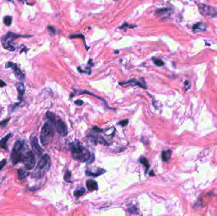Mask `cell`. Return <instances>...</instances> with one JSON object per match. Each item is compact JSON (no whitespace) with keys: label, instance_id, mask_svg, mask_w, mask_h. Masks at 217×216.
<instances>
[{"label":"cell","instance_id":"obj_3","mask_svg":"<svg viewBox=\"0 0 217 216\" xmlns=\"http://www.w3.org/2000/svg\"><path fill=\"white\" fill-rule=\"evenodd\" d=\"M24 141H17L14 145L12 154H11V160L14 165L17 164L22 161L24 155Z\"/></svg>","mask_w":217,"mask_h":216},{"label":"cell","instance_id":"obj_12","mask_svg":"<svg viewBox=\"0 0 217 216\" xmlns=\"http://www.w3.org/2000/svg\"><path fill=\"white\" fill-rule=\"evenodd\" d=\"M105 172V170L101 168H98L96 170H94L92 171L91 169H88L86 171V174L88 176H94V177H97V176H101Z\"/></svg>","mask_w":217,"mask_h":216},{"label":"cell","instance_id":"obj_20","mask_svg":"<svg viewBox=\"0 0 217 216\" xmlns=\"http://www.w3.org/2000/svg\"><path fill=\"white\" fill-rule=\"evenodd\" d=\"M47 117L49 118V120L52 123H55V121H56V117H55L54 113L50 112H48L47 113Z\"/></svg>","mask_w":217,"mask_h":216},{"label":"cell","instance_id":"obj_26","mask_svg":"<svg viewBox=\"0 0 217 216\" xmlns=\"http://www.w3.org/2000/svg\"><path fill=\"white\" fill-rule=\"evenodd\" d=\"M69 38L71 39H74V38H79V39H85L84 35H83L82 34H72L69 36Z\"/></svg>","mask_w":217,"mask_h":216},{"label":"cell","instance_id":"obj_30","mask_svg":"<svg viewBox=\"0 0 217 216\" xmlns=\"http://www.w3.org/2000/svg\"><path fill=\"white\" fill-rule=\"evenodd\" d=\"M9 120H10V118H7V119H6V120L3 121L2 122H0V126L4 127V126H6V124H7V122L9 121Z\"/></svg>","mask_w":217,"mask_h":216},{"label":"cell","instance_id":"obj_22","mask_svg":"<svg viewBox=\"0 0 217 216\" xmlns=\"http://www.w3.org/2000/svg\"><path fill=\"white\" fill-rule=\"evenodd\" d=\"M85 192V190L84 188H81L78 190H76L74 193V195L76 198H78L81 196Z\"/></svg>","mask_w":217,"mask_h":216},{"label":"cell","instance_id":"obj_34","mask_svg":"<svg viewBox=\"0 0 217 216\" xmlns=\"http://www.w3.org/2000/svg\"><path fill=\"white\" fill-rule=\"evenodd\" d=\"M7 84L6 83H5V82H3L2 79H0V87H4V86H6Z\"/></svg>","mask_w":217,"mask_h":216},{"label":"cell","instance_id":"obj_16","mask_svg":"<svg viewBox=\"0 0 217 216\" xmlns=\"http://www.w3.org/2000/svg\"><path fill=\"white\" fill-rule=\"evenodd\" d=\"M10 136H11V134L9 133L6 136H5V137L2 138L1 141H0V146H1L2 148H4L5 150H7V143Z\"/></svg>","mask_w":217,"mask_h":216},{"label":"cell","instance_id":"obj_5","mask_svg":"<svg viewBox=\"0 0 217 216\" xmlns=\"http://www.w3.org/2000/svg\"><path fill=\"white\" fill-rule=\"evenodd\" d=\"M50 167V159L48 155H43L38 162L35 172L32 174L33 178H40L42 176Z\"/></svg>","mask_w":217,"mask_h":216},{"label":"cell","instance_id":"obj_23","mask_svg":"<svg viewBox=\"0 0 217 216\" xmlns=\"http://www.w3.org/2000/svg\"><path fill=\"white\" fill-rule=\"evenodd\" d=\"M153 61H154V64L156 66L161 67V66H163L164 65V63L163 62V61L162 60H161V59L154 58V59H153Z\"/></svg>","mask_w":217,"mask_h":216},{"label":"cell","instance_id":"obj_32","mask_svg":"<svg viewBox=\"0 0 217 216\" xmlns=\"http://www.w3.org/2000/svg\"><path fill=\"white\" fill-rule=\"evenodd\" d=\"M75 104H76V105H77L81 106V105L83 104V101H82V100H76V101H75Z\"/></svg>","mask_w":217,"mask_h":216},{"label":"cell","instance_id":"obj_13","mask_svg":"<svg viewBox=\"0 0 217 216\" xmlns=\"http://www.w3.org/2000/svg\"><path fill=\"white\" fill-rule=\"evenodd\" d=\"M207 29V26L203 22H198L194 24L192 27V31L194 32H203Z\"/></svg>","mask_w":217,"mask_h":216},{"label":"cell","instance_id":"obj_35","mask_svg":"<svg viewBox=\"0 0 217 216\" xmlns=\"http://www.w3.org/2000/svg\"><path fill=\"white\" fill-rule=\"evenodd\" d=\"M93 129H97V130H97V131H99V132L102 131V129H98V128H97V127H95V128H93Z\"/></svg>","mask_w":217,"mask_h":216},{"label":"cell","instance_id":"obj_36","mask_svg":"<svg viewBox=\"0 0 217 216\" xmlns=\"http://www.w3.org/2000/svg\"><path fill=\"white\" fill-rule=\"evenodd\" d=\"M151 174V176H155V174H154L153 171H151V174Z\"/></svg>","mask_w":217,"mask_h":216},{"label":"cell","instance_id":"obj_21","mask_svg":"<svg viewBox=\"0 0 217 216\" xmlns=\"http://www.w3.org/2000/svg\"><path fill=\"white\" fill-rule=\"evenodd\" d=\"M12 17L11 16H6L3 19V22L5 24H6L7 26H9L11 25V24H12Z\"/></svg>","mask_w":217,"mask_h":216},{"label":"cell","instance_id":"obj_39","mask_svg":"<svg viewBox=\"0 0 217 216\" xmlns=\"http://www.w3.org/2000/svg\"><path fill=\"white\" fill-rule=\"evenodd\" d=\"M115 1H116V0H115Z\"/></svg>","mask_w":217,"mask_h":216},{"label":"cell","instance_id":"obj_19","mask_svg":"<svg viewBox=\"0 0 217 216\" xmlns=\"http://www.w3.org/2000/svg\"><path fill=\"white\" fill-rule=\"evenodd\" d=\"M139 161H140V162L141 164H142L145 167H146V171H147V170H148V169L150 167V165H149V164L148 162L147 159L146 157H141L140 158V160H139Z\"/></svg>","mask_w":217,"mask_h":216},{"label":"cell","instance_id":"obj_15","mask_svg":"<svg viewBox=\"0 0 217 216\" xmlns=\"http://www.w3.org/2000/svg\"><path fill=\"white\" fill-rule=\"evenodd\" d=\"M16 88L17 89L18 92H19V98H22V96H23L24 92H25V87L23 83H17L16 84Z\"/></svg>","mask_w":217,"mask_h":216},{"label":"cell","instance_id":"obj_38","mask_svg":"<svg viewBox=\"0 0 217 216\" xmlns=\"http://www.w3.org/2000/svg\"><path fill=\"white\" fill-rule=\"evenodd\" d=\"M20 2H24V1H26V0H19Z\"/></svg>","mask_w":217,"mask_h":216},{"label":"cell","instance_id":"obj_11","mask_svg":"<svg viewBox=\"0 0 217 216\" xmlns=\"http://www.w3.org/2000/svg\"><path fill=\"white\" fill-rule=\"evenodd\" d=\"M119 84L121 85L128 84V85H130V86H138L143 88H147V86L146 85V83H145L144 80H143L142 82H140V81H137L135 79H132L131 80H130L129 81L125 82L123 83H119Z\"/></svg>","mask_w":217,"mask_h":216},{"label":"cell","instance_id":"obj_1","mask_svg":"<svg viewBox=\"0 0 217 216\" xmlns=\"http://www.w3.org/2000/svg\"><path fill=\"white\" fill-rule=\"evenodd\" d=\"M71 151L73 158L81 162H86L91 157L90 152L79 144H71Z\"/></svg>","mask_w":217,"mask_h":216},{"label":"cell","instance_id":"obj_8","mask_svg":"<svg viewBox=\"0 0 217 216\" xmlns=\"http://www.w3.org/2000/svg\"><path fill=\"white\" fill-rule=\"evenodd\" d=\"M6 68H10L14 71V74L17 79L19 80H24L25 76L24 73L21 71V70L18 67L17 65L16 64L12 63V62H8L6 64Z\"/></svg>","mask_w":217,"mask_h":216},{"label":"cell","instance_id":"obj_2","mask_svg":"<svg viewBox=\"0 0 217 216\" xmlns=\"http://www.w3.org/2000/svg\"><path fill=\"white\" fill-rule=\"evenodd\" d=\"M54 136V129L51 124L45 123L42 128L40 134V140L43 145L47 146L51 143Z\"/></svg>","mask_w":217,"mask_h":216},{"label":"cell","instance_id":"obj_9","mask_svg":"<svg viewBox=\"0 0 217 216\" xmlns=\"http://www.w3.org/2000/svg\"><path fill=\"white\" fill-rule=\"evenodd\" d=\"M54 124H55L57 132L61 136H65L68 134V128H67L65 124L61 119H57L55 121Z\"/></svg>","mask_w":217,"mask_h":216},{"label":"cell","instance_id":"obj_7","mask_svg":"<svg viewBox=\"0 0 217 216\" xmlns=\"http://www.w3.org/2000/svg\"><path fill=\"white\" fill-rule=\"evenodd\" d=\"M198 9L200 14L204 16L215 17L217 15L216 9L210 5L205 4H198Z\"/></svg>","mask_w":217,"mask_h":216},{"label":"cell","instance_id":"obj_28","mask_svg":"<svg viewBox=\"0 0 217 216\" xmlns=\"http://www.w3.org/2000/svg\"><path fill=\"white\" fill-rule=\"evenodd\" d=\"M48 29L50 31V32L52 34H54L55 33V27L53 26H48Z\"/></svg>","mask_w":217,"mask_h":216},{"label":"cell","instance_id":"obj_18","mask_svg":"<svg viewBox=\"0 0 217 216\" xmlns=\"http://www.w3.org/2000/svg\"><path fill=\"white\" fill-rule=\"evenodd\" d=\"M18 174H19V179H20V180L25 179L29 174V173L27 172V171L22 170V169H19L18 170Z\"/></svg>","mask_w":217,"mask_h":216},{"label":"cell","instance_id":"obj_29","mask_svg":"<svg viewBox=\"0 0 217 216\" xmlns=\"http://www.w3.org/2000/svg\"><path fill=\"white\" fill-rule=\"evenodd\" d=\"M6 163H7L6 159H4V160L0 161V170L3 169V167L5 166V165L6 164Z\"/></svg>","mask_w":217,"mask_h":216},{"label":"cell","instance_id":"obj_10","mask_svg":"<svg viewBox=\"0 0 217 216\" xmlns=\"http://www.w3.org/2000/svg\"><path fill=\"white\" fill-rule=\"evenodd\" d=\"M31 143L32 148L33 150H34L35 154H36L38 155H41L43 152V150L41 149V148L40 147V145H39L37 138L36 137H35V136H33V137H32L31 138Z\"/></svg>","mask_w":217,"mask_h":216},{"label":"cell","instance_id":"obj_37","mask_svg":"<svg viewBox=\"0 0 217 216\" xmlns=\"http://www.w3.org/2000/svg\"><path fill=\"white\" fill-rule=\"evenodd\" d=\"M119 53V52H118V51H116V52H115V53L116 54H117V53Z\"/></svg>","mask_w":217,"mask_h":216},{"label":"cell","instance_id":"obj_6","mask_svg":"<svg viewBox=\"0 0 217 216\" xmlns=\"http://www.w3.org/2000/svg\"><path fill=\"white\" fill-rule=\"evenodd\" d=\"M22 161H23L25 165V167L27 169L30 170L34 168L36 164V159L34 153L31 150L26 152L25 153H24Z\"/></svg>","mask_w":217,"mask_h":216},{"label":"cell","instance_id":"obj_24","mask_svg":"<svg viewBox=\"0 0 217 216\" xmlns=\"http://www.w3.org/2000/svg\"><path fill=\"white\" fill-rule=\"evenodd\" d=\"M134 27H137V26L130 25V24H128L127 23H124L121 27H119V29H124L125 31H126V28H130V29H131V28H134Z\"/></svg>","mask_w":217,"mask_h":216},{"label":"cell","instance_id":"obj_17","mask_svg":"<svg viewBox=\"0 0 217 216\" xmlns=\"http://www.w3.org/2000/svg\"><path fill=\"white\" fill-rule=\"evenodd\" d=\"M172 153V151L171 150H168L166 151H163L162 153V159L163 160L166 162L168 161L171 158V155Z\"/></svg>","mask_w":217,"mask_h":216},{"label":"cell","instance_id":"obj_31","mask_svg":"<svg viewBox=\"0 0 217 216\" xmlns=\"http://www.w3.org/2000/svg\"><path fill=\"white\" fill-rule=\"evenodd\" d=\"M128 123V119H126V120H123V121H121V122H119V124L122 126H125Z\"/></svg>","mask_w":217,"mask_h":216},{"label":"cell","instance_id":"obj_33","mask_svg":"<svg viewBox=\"0 0 217 216\" xmlns=\"http://www.w3.org/2000/svg\"><path fill=\"white\" fill-rule=\"evenodd\" d=\"M185 86L186 89H188L190 88V87H191L190 82H189L188 81H185Z\"/></svg>","mask_w":217,"mask_h":216},{"label":"cell","instance_id":"obj_27","mask_svg":"<svg viewBox=\"0 0 217 216\" xmlns=\"http://www.w3.org/2000/svg\"><path fill=\"white\" fill-rule=\"evenodd\" d=\"M71 177V173L69 170H67L64 175V179L66 182H70V178Z\"/></svg>","mask_w":217,"mask_h":216},{"label":"cell","instance_id":"obj_25","mask_svg":"<svg viewBox=\"0 0 217 216\" xmlns=\"http://www.w3.org/2000/svg\"><path fill=\"white\" fill-rule=\"evenodd\" d=\"M170 10V9L166 8H161V9L158 10L156 11V12H155V15H160V14H164V13L168 12H169Z\"/></svg>","mask_w":217,"mask_h":216},{"label":"cell","instance_id":"obj_14","mask_svg":"<svg viewBox=\"0 0 217 216\" xmlns=\"http://www.w3.org/2000/svg\"><path fill=\"white\" fill-rule=\"evenodd\" d=\"M86 187L89 191H92L98 190V184L95 181L92 179L87 180L86 181Z\"/></svg>","mask_w":217,"mask_h":216},{"label":"cell","instance_id":"obj_4","mask_svg":"<svg viewBox=\"0 0 217 216\" xmlns=\"http://www.w3.org/2000/svg\"><path fill=\"white\" fill-rule=\"evenodd\" d=\"M32 36L31 35H20V34H17L8 32L7 34H5L2 39V43L3 46L5 49H6L10 52H14L15 50V48L12 44V43L17 38H29Z\"/></svg>","mask_w":217,"mask_h":216}]
</instances>
